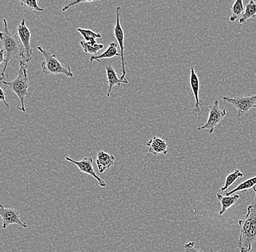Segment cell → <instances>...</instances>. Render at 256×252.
<instances>
[{
    "label": "cell",
    "mask_w": 256,
    "mask_h": 252,
    "mask_svg": "<svg viewBox=\"0 0 256 252\" xmlns=\"http://www.w3.org/2000/svg\"><path fill=\"white\" fill-rule=\"evenodd\" d=\"M255 196L250 205L248 206L247 215L240 220V234L238 247L240 252H250L252 244L256 242V186L254 188Z\"/></svg>",
    "instance_id": "6da1fadb"
},
{
    "label": "cell",
    "mask_w": 256,
    "mask_h": 252,
    "mask_svg": "<svg viewBox=\"0 0 256 252\" xmlns=\"http://www.w3.org/2000/svg\"><path fill=\"white\" fill-rule=\"evenodd\" d=\"M4 23V30L0 33L2 44L4 51V57H6V63L2 71L1 79L3 80L6 77V73L7 72V68L10 62L12 59L22 58L24 60V50L23 45L19 39L18 36L12 34L8 30V21L6 18L3 19Z\"/></svg>",
    "instance_id": "7a4b0ae2"
},
{
    "label": "cell",
    "mask_w": 256,
    "mask_h": 252,
    "mask_svg": "<svg viewBox=\"0 0 256 252\" xmlns=\"http://www.w3.org/2000/svg\"><path fill=\"white\" fill-rule=\"evenodd\" d=\"M28 65L24 60H20V68L16 79L11 81H2L4 86H8L20 99V106H18V109L22 112H26L25 100L31 96L28 92L30 81L28 79Z\"/></svg>",
    "instance_id": "3957f363"
},
{
    "label": "cell",
    "mask_w": 256,
    "mask_h": 252,
    "mask_svg": "<svg viewBox=\"0 0 256 252\" xmlns=\"http://www.w3.org/2000/svg\"><path fill=\"white\" fill-rule=\"evenodd\" d=\"M36 48L44 57V61L42 62L41 65L42 71L43 73L47 75L64 74L68 78L73 77L74 73L72 72L71 67L70 65L65 66L59 61L56 55L51 54L40 46H38Z\"/></svg>",
    "instance_id": "277c9868"
},
{
    "label": "cell",
    "mask_w": 256,
    "mask_h": 252,
    "mask_svg": "<svg viewBox=\"0 0 256 252\" xmlns=\"http://www.w3.org/2000/svg\"><path fill=\"white\" fill-rule=\"evenodd\" d=\"M223 100L225 103L231 104L238 110V116H242L247 114L252 108H256V95H250L248 94L247 96L242 98H228L224 97Z\"/></svg>",
    "instance_id": "5b68a950"
},
{
    "label": "cell",
    "mask_w": 256,
    "mask_h": 252,
    "mask_svg": "<svg viewBox=\"0 0 256 252\" xmlns=\"http://www.w3.org/2000/svg\"><path fill=\"white\" fill-rule=\"evenodd\" d=\"M209 116L207 122L204 125L200 127L198 130H208L210 134H212L216 130V127L226 116V110L220 109L219 107V101L215 100L210 108L208 109Z\"/></svg>",
    "instance_id": "8992f818"
},
{
    "label": "cell",
    "mask_w": 256,
    "mask_h": 252,
    "mask_svg": "<svg viewBox=\"0 0 256 252\" xmlns=\"http://www.w3.org/2000/svg\"><path fill=\"white\" fill-rule=\"evenodd\" d=\"M17 35L23 45L24 50V61L28 63L33 57V49L31 47L32 33L30 28L26 25V20L23 19L17 27Z\"/></svg>",
    "instance_id": "52a82bcc"
},
{
    "label": "cell",
    "mask_w": 256,
    "mask_h": 252,
    "mask_svg": "<svg viewBox=\"0 0 256 252\" xmlns=\"http://www.w3.org/2000/svg\"><path fill=\"white\" fill-rule=\"evenodd\" d=\"M122 8L118 6L116 8V23H115L114 28V34L115 38L118 41L120 45V55H121V65H122V76L121 79L126 80L127 78L126 76V59H124V33L122 28L121 23H120V17H121Z\"/></svg>",
    "instance_id": "ba28073f"
},
{
    "label": "cell",
    "mask_w": 256,
    "mask_h": 252,
    "mask_svg": "<svg viewBox=\"0 0 256 252\" xmlns=\"http://www.w3.org/2000/svg\"><path fill=\"white\" fill-rule=\"evenodd\" d=\"M0 216L2 219V228L6 229L10 225H18L24 228H28V225L22 218L20 212L15 209L6 208L2 204L0 205Z\"/></svg>",
    "instance_id": "9c48e42d"
},
{
    "label": "cell",
    "mask_w": 256,
    "mask_h": 252,
    "mask_svg": "<svg viewBox=\"0 0 256 252\" xmlns=\"http://www.w3.org/2000/svg\"><path fill=\"white\" fill-rule=\"evenodd\" d=\"M66 160L67 162L72 163V164L76 165L78 167L80 172L82 173L87 174V175H91L92 178H95L98 183L99 186L102 188L106 187V183L105 180L102 179V178L98 176L96 174L95 170H94V160H92L91 157H86L84 159H82L81 161H74V159H71L70 157H65Z\"/></svg>",
    "instance_id": "30bf717a"
},
{
    "label": "cell",
    "mask_w": 256,
    "mask_h": 252,
    "mask_svg": "<svg viewBox=\"0 0 256 252\" xmlns=\"http://www.w3.org/2000/svg\"><path fill=\"white\" fill-rule=\"evenodd\" d=\"M190 86L195 99V106L193 111L195 113H200L201 111V106L203 102L200 100V79L195 71L194 68L192 67L190 71Z\"/></svg>",
    "instance_id": "8fae6325"
},
{
    "label": "cell",
    "mask_w": 256,
    "mask_h": 252,
    "mask_svg": "<svg viewBox=\"0 0 256 252\" xmlns=\"http://www.w3.org/2000/svg\"><path fill=\"white\" fill-rule=\"evenodd\" d=\"M116 158L112 154H108L102 150L98 149L97 156H96V165H97L98 172L104 173L106 170L111 168Z\"/></svg>",
    "instance_id": "7c38bea8"
},
{
    "label": "cell",
    "mask_w": 256,
    "mask_h": 252,
    "mask_svg": "<svg viewBox=\"0 0 256 252\" xmlns=\"http://www.w3.org/2000/svg\"><path fill=\"white\" fill-rule=\"evenodd\" d=\"M148 147V152L153 154L154 156H158V154L166 155L168 153V144L166 140L154 137L151 140H148L146 143Z\"/></svg>",
    "instance_id": "4fadbf2b"
},
{
    "label": "cell",
    "mask_w": 256,
    "mask_h": 252,
    "mask_svg": "<svg viewBox=\"0 0 256 252\" xmlns=\"http://www.w3.org/2000/svg\"><path fill=\"white\" fill-rule=\"evenodd\" d=\"M106 71L107 79H108V90L107 92V96L110 97L112 89L114 86L116 85L120 87L122 84H128L129 79L124 80L122 79H119L116 74V71L112 65H105Z\"/></svg>",
    "instance_id": "5bb4252c"
},
{
    "label": "cell",
    "mask_w": 256,
    "mask_h": 252,
    "mask_svg": "<svg viewBox=\"0 0 256 252\" xmlns=\"http://www.w3.org/2000/svg\"><path fill=\"white\" fill-rule=\"evenodd\" d=\"M218 199L220 201L222 204V210L219 212V215H223L228 209L231 208L234 205L238 203L239 201L240 196L234 194V195L224 196L220 194H217Z\"/></svg>",
    "instance_id": "9a60e30c"
},
{
    "label": "cell",
    "mask_w": 256,
    "mask_h": 252,
    "mask_svg": "<svg viewBox=\"0 0 256 252\" xmlns=\"http://www.w3.org/2000/svg\"><path fill=\"white\" fill-rule=\"evenodd\" d=\"M116 56L121 57V55L118 53V45H116V43L112 42L108 46V49L104 53L96 55V56L90 57V61L92 62L96 60L98 63H102V60H100L102 59L112 58V57Z\"/></svg>",
    "instance_id": "2e32d148"
},
{
    "label": "cell",
    "mask_w": 256,
    "mask_h": 252,
    "mask_svg": "<svg viewBox=\"0 0 256 252\" xmlns=\"http://www.w3.org/2000/svg\"><path fill=\"white\" fill-rule=\"evenodd\" d=\"M256 186V176L254 177V178H250L246 181L243 182V183H240L239 186H236V188H235L234 189L232 190V191H230V192H225L224 194L226 196H232L234 195L235 193L238 192H246V191H249L250 189H254V187Z\"/></svg>",
    "instance_id": "e0dca14e"
},
{
    "label": "cell",
    "mask_w": 256,
    "mask_h": 252,
    "mask_svg": "<svg viewBox=\"0 0 256 252\" xmlns=\"http://www.w3.org/2000/svg\"><path fill=\"white\" fill-rule=\"evenodd\" d=\"M231 9L232 15L230 17V21L234 22L238 18H241L243 14H244V9H246L244 3H243V0H236L234 3L233 5L232 6Z\"/></svg>",
    "instance_id": "ac0fdd59"
},
{
    "label": "cell",
    "mask_w": 256,
    "mask_h": 252,
    "mask_svg": "<svg viewBox=\"0 0 256 252\" xmlns=\"http://www.w3.org/2000/svg\"><path fill=\"white\" fill-rule=\"evenodd\" d=\"M80 45L81 46L82 48L86 53L90 54V55L97 53L98 51L102 50L104 47L103 44H97L96 41H80Z\"/></svg>",
    "instance_id": "d6986e66"
},
{
    "label": "cell",
    "mask_w": 256,
    "mask_h": 252,
    "mask_svg": "<svg viewBox=\"0 0 256 252\" xmlns=\"http://www.w3.org/2000/svg\"><path fill=\"white\" fill-rule=\"evenodd\" d=\"M256 17V2L254 0H250L249 2L246 4V9H244V14L240 19V24H243L244 22L250 18H254Z\"/></svg>",
    "instance_id": "ffe728a7"
},
{
    "label": "cell",
    "mask_w": 256,
    "mask_h": 252,
    "mask_svg": "<svg viewBox=\"0 0 256 252\" xmlns=\"http://www.w3.org/2000/svg\"><path fill=\"white\" fill-rule=\"evenodd\" d=\"M243 176H244V174L240 172L239 170H234L230 175H227L226 178L225 184H224L223 187L220 188V191L222 192H226V190L228 189V188L231 187L236 180L240 179V178H242Z\"/></svg>",
    "instance_id": "44dd1931"
},
{
    "label": "cell",
    "mask_w": 256,
    "mask_h": 252,
    "mask_svg": "<svg viewBox=\"0 0 256 252\" xmlns=\"http://www.w3.org/2000/svg\"><path fill=\"white\" fill-rule=\"evenodd\" d=\"M76 30H78L80 33V34L84 37L86 41H96V39H100V38H102V34L94 32V31H91V30L90 29L78 28Z\"/></svg>",
    "instance_id": "7402d4cb"
},
{
    "label": "cell",
    "mask_w": 256,
    "mask_h": 252,
    "mask_svg": "<svg viewBox=\"0 0 256 252\" xmlns=\"http://www.w3.org/2000/svg\"><path fill=\"white\" fill-rule=\"evenodd\" d=\"M20 5L26 7V8L30 9L32 11H38V12H44V9L41 8L39 6V1L34 0V1H30V0H24L20 1Z\"/></svg>",
    "instance_id": "603a6c76"
},
{
    "label": "cell",
    "mask_w": 256,
    "mask_h": 252,
    "mask_svg": "<svg viewBox=\"0 0 256 252\" xmlns=\"http://www.w3.org/2000/svg\"><path fill=\"white\" fill-rule=\"evenodd\" d=\"M184 249L186 252H206L201 250V249L196 248L194 242H190L186 244L184 246ZM210 252H215L214 249L210 248Z\"/></svg>",
    "instance_id": "cb8c5ba5"
},
{
    "label": "cell",
    "mask_w": 256,
    "mask_h": 252,
    "mask_svg": "<svg viewBox=\"0 0 256 252\" xmlns=\"http://www.w3.org/2000/svg\"><path fill=\"white\" fill-rule=\"evenodd\" d=\"M96 2V1H89V0H86V1H80V0H78V1H73V2L70 3V4H67V5L64 6L63 9H62V12H66L67 9H70V7H72V6L75 5V4H83V3H92Z\"/></svg>",
    "instance_id": "d4e9b609"
},
{
    "label": "cell",
    "mask_w": 256,
    "mask_h": 252,
    "mask_svg": "<svg viewBox=\"0 0 256 252\" xmlns=\"http://www.w3.org/2000/svg\"><path fill=\"white\" fill-rule=\"evenodd\" d=\"M0 90H1V100L4 102V105L7 107L8 109H10V107L9 103H8L7 100H6V93H4V89H3V87H1Z\"/></svg>",
    "instance_id": "484cf974"
},
{
    "label": "cell",
    "mask_w": 256,
    "mask_h": 252,
    "mask_svg": "<svg viewBox=\"0 0 256 252\" xmlns=\"http://www.w3.org/2000/svg\"><path fill=\"white\" fill-rule=\"evenodd\" d=\"M0 54H1V61H0V63L2 64L3 63H6V57H4V49H1V51H0Z\"/></svg>",
    "instance_id": "4316f807"
},
{
    "label": "cell",
    "mask_w": 256,
    "mask_h": 252,
    "mask_svg": "<svg viewBox=\"0 0 256 252\" xmlns=\"http://www.w3.org/2000/svg\"></svg>",
    "instance_id": "83f0119b"
},
{
    "label": "cell",
    "mask_w": 256,
    "mask_h": 252,
    "mask_svg": "<svg viewBox=\"0 0 256 252\" xmlns=\"http://www.w3.org/2000/svg\"></svg>",
    "instance_id": "f1b7e54d"
}]
</instances>
